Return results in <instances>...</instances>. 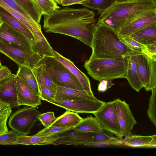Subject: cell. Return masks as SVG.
<instances>
[{"label":"cell","mask_w":156,"mask_h":156,"mask_svg":"<svg viewBox=\"0 0 156 156\" xmlns=\"http://www.w3.org/2000/svg\"><path fill=\"white\" fill-rule=\"evenodd\" d=\"M43 15L45 32L71 36L91 47L96 25L93 11L86 8L59 7L51 13Z\"/></svg>","instance_id":"obj_1"},{"label":"cell","mask_w":156,"mask_h":156,"mask_svg":"<svg viewBox=\"0 0 156 156\" xmlns=\"http://www.w3.org/2000/svg\"><path fill=\"white\" fill-rule=\"evenodd\" d=\"M156 8L152 0H131L115 2L102 13L97 23L106 26L117 33L127 23L140 13Z\"/></svg>","instance_id":"obj_2"},{"label":"cell","mask_w":156,"mask_h":156,"mask_svg":"<svg viewBox=\"0 0 156 156\" xmlns=\"http://www.w3.org/2000/svg\"><path fill=\"white\" fill-rule=\"evenodd\" d=\"M90 58L115 59L127 57L133 50L122 42L110 28L96 23Z\"/></svg>","instance_id":"obj_3"},{"label":"cell","mask_w":156,"mask_h":156,"mask_svg":"<svg viewBox=\"0 0 156 156\" xmlns=\"http://www.w3.org/2000/svg\"><path fill=\"white\" fill-rule=\"evenodd\" d=\"M127 66V57L115 59L90 58L84 65L89 75L99 81L126 78Z\"/></svg>","instance_id":"obj_4"},{"label":"cell","mask_w":156,"mask_h":156,"mask_svg":"<svg viewBox=\"0 0 156 156\" xmlns=\"http://www.w3.org/2000/svg\"><path fill=\"white\" fill-rule=\"evenodd\" d=\"M37 64L42 65L43 70L57 86L84 90L78 79L54 57L44 56Z\"/></svg>","instance_id":"obj_5"},{"label":"cell","mask_w":156,"mask_h":156,"mask_svg":"<svg viewBox=\"0 0 156 156\" xmlns=\"http://www.w3.org/2000/svg\"><path fill=\"white\" fill-rule=\"evenodd\" d=\"M40 112L32 107L19 109L9 116V127L18 134L27 135L38 119Z\"/></svg>","instance_id":"obj_6"},{"label":"cell","mask_w":156,"mask_h":156,"mask_svg":"<svg viewBox=\"0 0 156 156\" xmlns=\"http://www.w3.org/2000/svg\"><path fill=\"white\" fill-rule=\"evenodd\" d=\"M93 114L102 129L115 135L119 138H122L116 105L114 101L104 102L101 108Z\"/></svg>","instance_id":"obj_7"},{"label":"cell","mask_w":156,"mask_h":156,"mask_svg":"<svg viewBox=\"0 0 156 156\" xmlns=\"http://www.w3.org/2000/svg\"><path fill=\"white\" fill-rule=\"evenodd\" d=\"M0 52L8 57L18 66L34 68L42 58L33 51L27 50L12 46L0 40Z\"/></svg>","instance_id":"obj_8"},{"label":"cell","mask_w":156,"mask_h":156,"mask_svg":"<svg viewBox=\"0 0 156 156\" xmlns=\"http://www.w3.org/2000/svg\"><path fill=\"white\" fill-rule=\"evenodd\" d=\"M48 102L76 113H94L97 112L104 102L98 99H66Z\"/></svg>","instance_id":"obj_9"},{"label":"cell","mask_w":156,"mask_h":156,"mask_svg":"<svg viewBox=\"0 0 156 156\" xmlns=\"http://www.w3.org/2000/svg\"><path fill=\"white\" fill-rule=\"evenodd\" d=\"M156 23V8L145 11L123 26L117 33L120 38L128 37L141 28Z\"/></svg>","instance_id":"obj_10"},{"label":"cell","mask_w":156,"mask_h":156,"mask_svg":"<svg viewBox=\"0 0 156 156\" xmlns=\"http://www.w3.org/2000/svg\"><path fill=\"white\" fill-rule=\"evenodd\" d=\"M0 40L12 46L32 51L31 43L25 36L2 21L0 26Z\"/></svg>","instance_id":"obj_11"},{"label":"cell","mask_w":156,"mask_h":156,"mask_svg":"<svg viewBox=\"0 0 156 156\" xmlns=\"http://www.w3.org/2000/svg\"><path fill=\"white\" fill-rule=\"evenodd\" d=\"M117 112L121 133L125 137L130 134L134 126L137 122L133 117L129 105L120 98L114 100Z\"/></svg>","instance_id":"obj_12"},{"label":"cell","mask_w":156,"mask_h":156,"mask_svg":"<svg viewBox=\"0 0 156 156\" xmlns=\"http://www.w3.org/2000/svg\"><path fill=\"white\" fill-rule=\"evenodd\" d=\"M16 75H12L0 82V101L9 105L11 108L19 106L18 103L16 82Z\"/></svg>","instance_id":"obj_13"},{"label":"cell","mask_w":156,"mask_h":156,"mask_svg":"<svg viewBox=\"0 0 156 156\" xmlns=\"http://www.w3.org/2000/svg\"><path fill=\"white\" fill-rule=\"evenodd\" d=\"M16 82L19 106L25 105L35 108L41 105L40 97L35 94L23 81L16 75Z\"/></svg>","instance_id":"obj_14"},{"label":"cell","mask_w":156,"mask_h":156,"mask_svg":"<svg viewBox=\"0 0 156 156\" xmlns=\"http://www.w3.org/2000/svg\"><path fill=\"white\" fill-rule=\"evenodd\" d=\"M32 34L35 41L32 45V51L42 57L44 56L54 57L55 51L42 33L40 24L32 28Z\"/></svg>","instance_id":"obj_15"},{"label":"cell","mask_w":156,"mask_h":156,"mask_svg":"<svg viewBox=\"0 0 156 156\" xmlns=\"http://www.w3.org/2000/svg\"><path fill=\"white\" fill-rule=\"evenodd\" d=\"M54 57L67 68L78 79L84 90L90 96H94L92 91L89 78L69 59L63 57L56 51Z\"/></svg>","instance_id":"obj_16"},{"label":"cell","mask_w":156,"mask_h":156,"mask_svg":"<svg viewBox=\"0 0 156 156\" xmlns=\"http://www.w3.org/2000/svg\"><path fill=\"white\" fill-rule=\"evenodd\" d=\"M129 36L144 45L156 44V23L146 26Z\"/></svg>","instance_id":"obj_17"},{"label":"cell","mask_w":156,"mask_h":156,"mask_svg":"<svg viewBox=\"0 0 156 156\" xmlns=\"http://www.w3.org/2000/svg\"><path fill=\"white\" fill-rule=\"evenodd\" d=\"M136 51H133L127 56L128 66L126 78L131 87L137 92H139L143 86L138 76L136 62Z\"/></svg>","instance_id":"obj_18"},{"label":"cell","mask_w":156,"mask_h":156,"mask_svg":"<svg viewBox=\"0 0 156 156\" xmlns=\"http://www.w3.org/2000/svg\"><path fill=\"white\" fill-rule=\"evenodd\" d=\"M0 18L5 22L23 34L30 41L32 45L35 41L32 32L8 11L0 6Z\"/></svg>","instance_id":"obj_19"},{"label":"cell","mask_w":156,"mask_h":156,"mask_svg":"<svg viewBox=\"0 0 156 156\" xmlns=\"http://www.w3.org/2000/svg\"><path fill=\"white\" fill-rule=\"evenodd\" d=\"M123 144L132 147L154 148L156 147V135L141 136L131 133L122 140Z\"/></svg>","instance_id":"obj_20"},{"label":"cell","mask_w":156,"mask_h":156,"mask_svg":"<svg viewBox=\"0 0 156 156\" xmlns=\"http://www.w3.org/2000/svg\"><path fill=\"white\" fill-rule=\"evenodd\" d=\"M60 137L58 135L46 136H40L35 135L32 136L19 135L13 145H47L52 144L57 139Z\"/></svg>","instance_id":"obj_21"},{"label":"cell","mask_w":156,"mask_h":156,"mask_svg":"<svg viewBox=\"0 0 156 156\" xmlns=\"http://www.w3.org/2000/svg\"><path fill=\"white\" fill-rule=\"evenodd\" d=\"M87 99L97 100L94 96L88 95L85 90H80L57 86L55 101L66 99Z\"/></svg>","instance_id":"obj_22"},{"label":"cell","mask_w":156,"mask_h":156,"mask_svg":"<svg viewBox=\"0 0 156 156\" xmlns=\"http://www.w3.org/2000/svg\"><path fill=\"white\" fill-rule=\"evenodd\" d=\"M136 62L137 73L143 87L147 86L149 79L150 68L149 58L142 53L136 51Z\"/></svg>","instance_id":"obj_23"},{"label":"cell","mask_w":156,"mask_h":156,"mask_svg":"<svg viewBox=\"0 0 156 156\" xmlns=\"http://www.w3.org/2000/svg\"><path fill=\"white\" fill-rule=\"evenodd\" d=\"M83 119L77 113L67 110L62 115L56 118L49 126L72 128Z\"/></svg>","instance_id":"obj_24"},{"label":"cell","mask_w":156,"mask_h":156,"mask_svg":"<svg viewBox=\"0 0 156 156\" xmlns=\"http://www.w3.org/2000/svg\"><path fill=\"white\" fill-rule=\"evenodd\" d=\"M16 75L23 80L35 94L40 96L38 83L32 69L30 67L19 66Z\"/></svg>","instance_id":"obj_25"},{"label":"cell","mask_w":156,"mask_h":156,"mask_svg":"<svg viewBox=\"0 0 156 156\" xmlns=\"http://www.w3.org/2000/svg\"><path fill=\"white\" fill-rule=\"evenodd\" d=\"M32 71L37 83L48 88L55 96L57 86L53 83L49 75L43 70L42 65L37 64L32 69Z\"/></svg>","instance_id":"obj_26"},{"label":"cell","mask_w":156,"mask_h":156,"mask_svg":"<svg viewBox=\"0 0 156 156\" xmlns=\"http://www.w3.org/2000/svg\"><path fill=\"white\" fill-rule=\"evenodd\" d=\"M74 131L100 133L103 130L96 118L91 115L83 119L76 126L72 128Z\"/></svg>","instance_id":"obj_27"},{"label":"cell","mask_w":156,"mask_h":156,"mask_svg":"<svg viewBox=\"0 0 156 156\" xmlns=\"http://www.w3.org/2000/svg\"><path fill=\"white\" fill-rule=\"evenodd\" d=\"M25 10L36 22L39 23L41 16L43 15L42 11L36 0H18Z\"/></svg>","instance_id":"obj_28"},{"label":"cell","mask_w":156,"mask_h":156,"mask_svg":"<svg viewBox=\"0 0 156 156\" xmlns=\"http://www.w3.org/2000/svg\"><path fill=\"white\" fill-rule=\"evenodd\" d=\"M0 6L5 9L14 17L18 20L32 33V28L38 23L32 19H29L18 11L9 6L2 0H0Z\"/></svg>","instance_id":"obj_29"},{"label":"cell","mask_w":156,"mask_h":156,"mask_svg":"<svg viewBox=\"0 0 156 156\" xmlns=\"http://www.w3.org/2000/svg\"><path fill=\"white\" fill-rule=\"evenodd\" d=\"M116 0H90L82 4L84 6L96 10L101 15L111 6Z\"/></svg>","instance_id":"obj_30"},{"label":"cell","mask_w":156,"mask_h":156,"mask_svg":"<svg viewBox=\"0 0 156 156\" xmlns=\"http://www.w3.org/2000/svg\"><path fill=\"white\" fill-rule=\"evenodd\" d=\"M12 112L9 105L0 101V135L9 131L7 121Z\"/></svg>","instance_id":"obj_31"},{"label":"cell","mask_w":156,"mask_h":156,"mask_svg":"<svg viewBox=\"0 0 156 156\" xmlns=\"http://www.w3.org/2000/svg\"><path fill=\"white\" fill-rule=\"evenodd\" d=\"M147 114L152 123L156 126V87L151 90Z\"/></svg>","instance_id":"obj_32"},{"label":"cell","mask_w":156,"mask_h":156,"mask_svg":"<svg viewBox=\"0 0 156 156\" xmlns=\"http://www.w3.org/2000/svg\"><path fill=\"white\" fill-rule=\"evenodd\" d=\"M120 39L122 42L132 50L140 52L147 55V48L146 45L139 43L129 36Z\"/></svg>","instance_id":"obj_33"},{"label":"cell","mask_w":156,"mask_h":156,"mask_svg":"<svg viewBox=\"0 0 156 156\" xmlns=\"http://www.w3.org/2000/svg\"><path fill=\"white\" fill-rule=\"evenodd\" d=\"M150 68L148 83L145 88L147 91H151L156 87V59L149 58Z\"/></svg>","instance_id":"obj_34"},{"label":"cell","mask_w":156,"mask_h":156,"mask_svg":"<svg viewBox=\"0 0 156 156\" xmlns=\"http://www.w3.org/2000/svg\"><path fill=\"white\" fill-rule=\"evenodd\" d=\"M72 129V128H71L49 126L39 131L35 135L40 136H46L55 135H59Z\"/></svg>","instance_id":"obj_35"},{"label":"cell","mask_w":156,"mask_h":156,"mask_svg":"<svg viewBox=\"0 0 156 156\" xmlns=\"http://www.w3.org/2000/svg\"><path fill=\"white\" fill-rule=\"evenodd\" d=\"M36 0L42 11L43 15H48L59 7L54 0Z\"/></svg>","instance_id":"obj_36"},{"label":"cell","mask_w":156,"mask_h":156,"mask_svg":"<svg viewBox=\"0 0 156 156\" xmlns=\"http://www.w3.org/2000/svg\"><path fill=\"white\" fill-rule=\"evenodd\" d=\"M18 134L14 131H9L7 133L0 135V145H13Z\"/></svg>","instance_id":"obj_37"},{"label":"cell","mask_w":156,"mask_h":156,"mask_svg":"<svg viewBox=\"0 0 156 156\" xmlns=\"http://www.w3.org/2000/svg\"><path fill=\"white\" fill-rule=\"evenodd\" d=\"M38 85L39 96L41 100L48 102L55 101V95L49 89L40 84H38Z\"/></svg>","instance_id":"obj_38"},{"label":"cell","mask_w":156,"mask_h":156,"mask_svg":"<svg viewBox=\"0 0 156 156\" xmlns=\"http://www.w3.org/2000/svg\"><path fill=\"white\" fill-rule=\"evenodd\" d=\"M2 0L9 6L18 11L27 18L32 19L18 0Z\"/></svg>","instance_id":"obj_39"},{"label":"cell","mask_w":156,"mask_h":156,"mask_svg":"<svg viewBox=\"0 0 156 156\" xmlns=\"http://www.w3.org/2000/svg\"><path fill=\"white\" fill-rule=\"evenodd\" d=\"M54 113L52 112H49L40 114L38 119L45 127L49 126L55 119Z\"/></svg>","instance_id":"obj_40"},{"label":"cell","mask_w":156,"mask_h":156,"mask_svg":"<svg viewBox=\"0 0 156 156\" xmlns=\"http://www.w3.org/2000/svg\"><path fill=\"white\" fill-rule=\"evenodd\" d=\"M115 84L112 83V80L104 79L100 81L98 84V90L100 92H104L110 88Z\"/></svg>","instance_id":"obj_41"},{"label":"cell","mask_w":156,"mask_h":156,"mask_svg":"<svg viewBox=\"0 0 156 156\" xmlns=\"http://www.w3.org/2000/svg\"><path fill=\"white\" fill-rule=\"evenodd\" d=\"M12 74L11 71L7 67L2 65L0 66V82L11 76Z\"/></svg>","instance_id":"obj_42"},{"label":"cell","mask_w":156,"mask_h":156,"mask_svg":"<svg viewBox=\"0 0 156 156\" xmlns=\"http://www.w3.org/2000/svg\"><path fill=\"white\" fill-rule=\"evenodd\" d=\"M147 57L149 59H156V44L146 45Z\"/></svg>","instance_id":"obj_43"},{"label":"cell","mask_w":156,"mask_h":156,"mask_svg":"<svg viewBox=\"0 0 156 156\" xmlns=\"http://www.w3.org/2000/svg\"><path fill=\"white\" fill-rule=\"evenodd\" d=\"M90 0H62L61 5L63 6H68L75 4H81Z\"/></svg>","instance_id":"obj_44"},{"label":"cell","mask_w":156,"mask_h":156,"mask_svg":"<svg viewBox=\"0 0 156 156\" xmlns=\"http://www.w3.org/2000/svg\"><path fill=\"white\" fill-rule=\"evenodd\" d=\"M59 4L61 5L62 0H54Z\"/></svg>","instance_id":"obj_45"},{"label":"cell","mask_w":156,"mask_h":156,"mask_svg":"<svg viewBox=\"0 0 156 156\" xmlns=\"http://www.w3.org/2000/svg\"><path fill=\"white\" fill-rule=\"evenodd\" d=\"M131 0H116V2H123L125 1H127Z\"/></svg>","instance_id":"obj_46"},{"label":"cell","mask_w":156,"mask_h":156,"mask_svg":"<svg viewBox=\"0 0 156 156\" xmlns=\"http://www.w3.org/2000/svg\"><path fill=\"white\" fill-rule=\"evenodd\" d=\"M2 21L1 20L0 18V26L1 25V23H2Z\"/></svg>","instance_id":"obj_47"},{"label":"cell","mask_w":156,"mask_h":156,"mask_svg":"<svg viewBox=\"0 0 156 156\" xmlns=\"http://www.w3.org/2000/svg\"><path fill=\"white\" fill-rule=\"evenodd\" d=\"M2 65L1 63V62H0V66H2Z\"/></svg>","instance_id":"obj_48"},{"label":"cell","mask_w":156,"mask_h":156,"mask_svg":"<svg viewBox=\"0 0 156 156\" xmlns=\"http://www.w3.org/2000/svg\"><path fill=\"white\" fill-rule=\"evenodd\" d=\"M30 0L32 1H32V0Z\"/></svg>","instance_id":"obj_49"},{"label":"cell","mask_w":156,"mask_h":156,"mask_svg":"<svg viewBox=\"0 0 156 156\" xmlns=\"http://www.w3.org/2000/svg\"></svg>","instance_id":"obj_50"}]
</instances>
